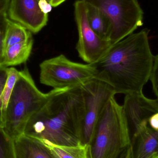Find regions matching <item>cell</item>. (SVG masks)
<instances>
[{
  "label": "cell",
  "mask_w": 158,
  "mask_h": 158,
  "mask_svg": "<svg viewBox=\"0 0 158 158\" xmlns=\"http://www.w3.org/2000/svg\"><path fill=\"white\" fill-rule=\"evenodd\" d=\"M8 19L6 12L0 14V36L5 33Z\"/></svg>",
  "instance_id": "21"
},
{
  "label": "cell",
  "mask_w": 158,
  "mask_h": 158,
  "mask_svg": "<svg viewBox=\"0 0 158 158\" xmlns=\"http://www.w3.org/2000/svg\"><path fill=\"white\" fill-rule=\"evenodd\" d=\"M39 4L41 10L44 14L48 15L52 11V6L46 0H39Z\"/></svg>",
  "instance_id": "22"
},
{
  "label": "cell",
  "mask_w": 158,
  "mask_h": 158,
  "mask_svg": "<svg viewBox=\"0 0 158 158\" xmlns=\"http://www.w3.org/2000/svg\"><path fill=\"white\" fill-rule=\"evenodd\" d=\"M33 44V39H31L5 48L3 66L7 68L26 63L30 56Z\"/></svg>",
  "instance_id": "14"
},
{
  "label": "cell",
  "mask_w": 158,
  "mask_h": 158,
  "mask_svg": "<svg viewBox=\"0 0 158 158\" xmlns=\"http://www.w3.org/2000/svg\"><path fill=\"white\" fill-rule=\"evenodd\" d=\"M154 57L148 32L143 30L132 33L112 45L93 64L95 78L109 85L116 94L141 92L150 79Z\"/></svg>",
  "instance_id": "1"
},
{
  "label": "cell",
  "mask_w": 158,
  "mask_h": 158,
  "mask_svg": "<svg viewBox=\"0 0 158 158\" xmlns=\"http://www.w3.org/2000/svg\"><path fill=\"white\" fill-rule=\"evenodd\" d=\"M114 158H133L132 145H131Z\"/></svg>",
  "instance_id": "24"
},
{
  "label": "cell",
  "mask_w": 158,
  "mask_h": 158,
  "mask_svg": "<svg viewBox=\"0 0 158 158\" xmlns=\"http://www.w3.org/2000/svg\"><path fill=\"white\" fill-rule=\"evenodd\" d=\"M19 71L14 68L7 69V77L2 96V111L4 123L5 115L13 89L19 77Z\"/></svg>",
  "instance_id": "17"
},
{
  "label": "cell",
  "mask_w": 158,
  "mask_h": 158,
  "mask_svg": "<svg viewBox=\"0 0 158 158\" xmlns=\"http://www.w3.org/2000/svg\"><path fill=\"white\" fill-rule=\"evenodd\" d=\"M46 1H48V2L50 3V2H51V0H46Z\"/></svg>",
  "instance_id": "28"
},
{
  "label": "cell",
  "mask_w": 158,
  "mask_h": 158,
  "mask_svg": "<svg viewBox=\"0 0 158 158\" xmlns=\"http://www.w3.org/2000/svg\"><path fill=\"white\" fill-rule=\"evenodd\" d=\"M16 158H53L40 141L23 134L14 140Z\"/></svg>",
  "instance_id": "12"
},
{
  "label": "cell",
  "mask_w": 158,
  "mask_h": 158,
  "mask_svg": "<svg viewBox=\"0 0 158 158\" xmlns=\"http://www.w3.org/2000/svg\"><path fill=\"white\" fill-rule=\"evenodd\" d=\"M38 140L45 146L53 158H92L90 145L80 143L76 146L59 145L47 140Z\"/></svg>",
  "instance_id": "13"
},
{
  "label": "cell",
  "mask_w": 158,
  "mask_h": 158,
  "mask_svg": "<svg viewBox=\"0 0 158 158\" xmlns=\"http://www.w3.org/2000/svg\"><path fill=\"white\" fill-rule=\"evenodd\" d=\"M154 158H158V156H157L155 157Z\"/></svg>",
  "instance_id": "29"
},
{
  "label": "cell",
  "mask_w": 158,
  "mask_h": 158,
  "mask_svg": "<svg viewBox=\"0 0 158 158\" xmlns=\"http://www.w3.org/2000/svg\"><path fill=\"white\" fill-rule=\"evenodd\" d=\"M148 124L150 128L158 131V112L153 114L148 118Z\"/></svg>",
  "instance_id": "23"
},
{
  "label": "cell",
  "mask_w": 158,
  "mask_h": 158,
  "mask_svg": "<svg viewBox=\"0 0 158 158\" xmlns=\"http://www.w3.org/2000/svg\"><path fill=\"white\" fill-rule=\"evenodd\" d=\"M74 7L78 32L76 49L85 62L95 64L106 54L112 44L100 38L91 28L87 19L86 6L83 0L76 1Z\"/></svg>",
  "instance_id": "8"
},
{
  "label": "cell",
  "mask_w": 158,
  "mask_h": 158,
  "mask_svg": "<svg viewBox=\"0 0 158 158\" xmlns=\"http://www.w3.org/2000/svg\"><path fill=\"white\" fill-rule=\"evenodd\" d=\"M149 80L152 83L153 91L158 100V54L154 57V64Z\"/></svg>",
  "instance_id": "20"
},
{
  "label": "cell",
  "mask_w": 158,
  "mask_h": 158,
  "mask_svg": "<svg viewBox=\"0 0 158 158\" xmlns=\"http://www.w3.org/2000/svg\"><path fill=\"white\" fill-rule=\"evenodd\" d=\"M84 108L77 137L81 143L91 145L100 114L111 98L116 94L106 83L94 78L81 86Z\"/></svg>",
  "instance_id": "7"
},
{
  "label": "cell",
  "mask_w": 158,
  "mask_h": 158,
  "mask_svg": "<svg viewBox=\"0 0 158 158\" xmlns=\"http://www.w3.org/2000/svg\"><path fill=\"white\" fill-rule=\"evenodd\" d=\"M7 69L6 67H0V128H3L4 123L2 111V96L7 77Z\"/></svg>",
  "instance_id": "19"
},
{
  "label": "cell",
  "mask_w": 158,
  "mask_h": 158,
  "mask_svg": "<svg viewBox=\"0 0 158 158\" xmlns=\"http://www.w3.org/2000/svg\"><path fill=\"white\" fill-rule=\"evenodd\" d=\"M0 158H16L14 140L0 128Z\"/></svg>",
  "instance_id": "18"
},
{
  "label": "cell",
  "mask_w": 158,
  "mask_h": 158,
  "mask_svg": "<svg viewBox=\"0 0 158 158\" xmlns=\"http://www.w3.org/2000/svg\"><path fill=\"white\" fill-rule=\"evenodd\" d=\"M123 112L133 136L152 115L158 112V100L150 99L143 91L125 95L123 105Z\"/></svg>",
  "instance_id": "9"
},
{
  "label": "cell",
  "mask_w": 158,
  "mask_h": 158,
  "mask_svg": "<svg viewBox=\"0 0 158 158\" xmlns=\"http://www.w3.org/2000/svg\"><path fill=\"white\" fill-rule=\"evenodd\" d=\"M123 106L112 97L100 114L91 145L92 158H114L132 145Z\"/></svg>",
  "instance_id": "4"
},
{
  "label": "cell",
  "mask_w": 158,
  "mask_h": 158,
  "mask_svg": "<svg viewBox=\"0 0 158 158\" xmlns=\"http://www.w3.org/2000/svg\"><path fill=\"white\" fill-rule=\"evenodd\" d=\"M100 10L110 26L109 41H120L143 24V12L137 0H83Z\"/></svg>",
  "instance_id": "5"
},
{
  "label": "cell",
  "mask_w": 158,
  "mask_h": 158,
  "mask_svg": "<svg viewBox=\"0 0 158 158\" xmlns=\"http://www.w3.org/2000/svg\"><path fill=\"white\" fill-rule=\"evenodd\" d=\"M9 19L37 33L46 25L47 14L41 10L39 0H10L7 12Z\"/></svg>",
  "instance_id": "10"
},
{
  "label": "cell",
  "mask_w": 158,
  "mask_h": 158,
  "mask_svg": "<svg viewBox=\"0 0 158 158\" xmlns=\"http://www.w3.org/2000/svg\"><path fill=\"white\" fill-rule=\"evenodd\" d=\"M66 0H51L50 4L52 7H56L63 3Z\"/></svg>",
  "instance_id": "27"
},
{
  "label": "cell",
  "mask_w": 158,
  "mask_h": 158,
  "mask_svg": "<svg viewBox=\"0 0 158 158\" xmlns=\"http://www.w3.org/2000/svg\"><path fill=\"white\" fill-rule=\"evenodd\" d=\"M133 137V158H154L158 156V131L150 128L148 122L142 125Z\"/></svg>",
  "instance_id": "11"
},
{
  "label": "cell",
  "mask_w": 158,
  "mask_h": 158,
  "mask_svg": "<svg viewBox=\"0 0 158 158\" xmlns=\"http://www.w3.org/2000/svg\"><path fill=\"white\" fill-rule=\"evenodd\" d=\"M85 5L87 19L91 28L100 38L109 41L110 26L108 19L96 7Z\"/></svg>",
  "instance_id": "15"
},
{
  "label": "cell",
  "mask_w": 158,
  "mask_h": 158,
  "mask_svg": "<svg viewBox=\"0 0 158 158\" xmlns=\"http://www.w3.org/2000/svg\"><path fill=\"white\" fill-rule=\"evenodd\" d=\"M81 86L55 89L47 103L30 118L24 134L59 145L81 143L77 133L83 113Z\"/></svg>",
  "instance_id": "2"
},
{
  "label": "cell",
  "mask_w": 158,
  "mask_h": 158,
  "mask_svg": "<svg viewBox=\"0 0 158 158\" xmlns=\"http://www.w3.org/2000/svg\"><path fill=\"white\" fill-rule=\"evenodd\" d=\"M10 0H0V14L7 12Z\"/></svg>",
  "instance_id": "26"
},
{
  "label": "cell",
  "mask_w": 158,
  "mask_h": 158,
  "mask_svg": "<svg viewBox=\"0 0 158 158\" xmlns=\"http://www.w3.org/2000/svg\"><path fill=\"white\" fill-rule=\"evenodd\" d=\"M55 91L43 93L36 86L27 68L19 71L5 115L3 129L6 134L14 140L23 135L29 120L47 103Z\"/></svg>",
  "instance_id": "3"
},
{
  "label": "cell",
  "mask_w": 158,
  "mask_h": 158,
  "mask_svg": "<svg viewBox=\"0 0 158 158\" xmlns=\"http://www.w3.org/2000/svg\"><path fill=\"white\" fill-rule=\"evenodd\" d=\"M33 39L31 32L25 27L8 19L4 35V48Z\"/></svg>",
  "instance_id": "16"
},
{
  "label": "cell",
  "mask_w": 158,
  "mask_h": 158,
  "mask_svg": "<svg viewBox=\"0 0 158 158\" xmlns=\"http://www.w3.org/2000/svg\"><path fill=\"white\" fill-rule=\"evenodd\" d=\"M4 35L0 36V67L3 66L4 58Z\"/></svg>",
  "instance_id": "25"
},
{
  "label": "cell",
  "mask_w": 158,
  "mask_h": 158,
  "mask_svg": "<svg viewBox=\"0 0 158 158\" xmlns=\"http://www.w3.org/2000/svg\"><path fill=\"white\" fill-rule=\"evenodd\" d=\"M40 67L41 83L53 89L81 86L95 77L93 64L73 62L63 54L44 60Z\"/></svg>",
  "instance_id": "6"
}]
</instances>
